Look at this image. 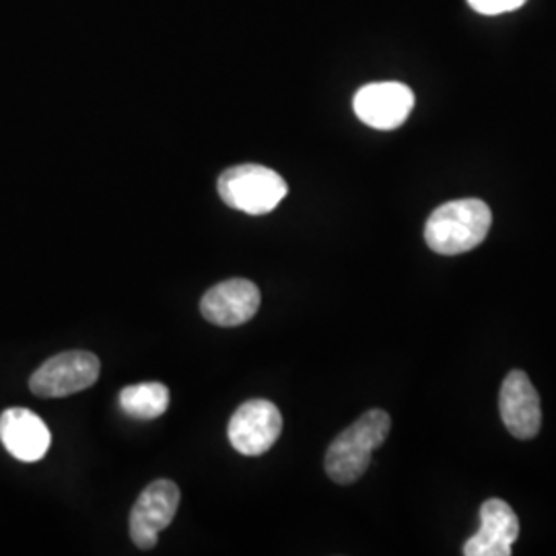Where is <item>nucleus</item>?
Segmentation results:
<instances>
[{
	"mask_svg": "<svg viewBox=\"0 0 556 556\" xmlns=\"http://www.w3.org/2000/svg\"><path fill=\"white\" fill-rule=\"evenodd\" d=\"M493 213L478 199L452 200L431 213L425 225L427 245L443 254L457 256L478 248L491 231Z\"/></svg>",
	"mask_w": 556,
	"mask_h": 556,
	"instance_id": "obj_1",
	"label": "nucleus"
},
{
	"mask_svg": "<svg viewBox=\"0 0 556 556\" xmlns=\"http://www.w3.org/2000/svg\"><path fill=\"white\" fill-rule=\"evenodd\" d=\"M392 418L386 410H367L338 435L326 452V475L338 484H351L363 477L371 454L388 439Z\"/></svg>",
	"mask_w": 556,
	"mask_h": 556,
	"instance_id": "obj_2",
	"label": "nucleus"
},
{
	"mask_svg": "<svg viewBox=\"0 0 556 556\" xmlns=\"http://www.w3.org/2000/svg\"><path fill=\"white\" fill-rule=\"evenodd\" d=\"M219 197L227 206L245 215H268L277 208L289 192L287 181L275 169L264 165H236L220 174L217 181Z\"/></svg>",
	"mask_w": 556,
	"mask_h": 556,
	"instance_id": "obj_3",
	"label": "nucleus"
},
{
	"mask_svg": "<svg viewBox=\"0 0 556 556\" xmlns=\"http://www.w3.org/2000/svg\"><path fill=\"white\" fill-rule=\"evenodd\" d=\"M100 358L87 351H66L48 358L29 379V390L40 397L73 396L100 378Z\"/></svg>",
	"mask_w": 556,
	"mask_h": 556,
	"instance_id": "obj_4",
	"label": "nucleus"
},
{
	"mask_svg": "<svg viewBox=\"0 0 556 556\" xmlns=\"http://www.w3.org/2000/svg\"><path fill=\"white\" fill-rule=\"evenodd\" d=\"M282 433V417L270 400H248L229 420L227 435L233 450L243 456H262Z\"/></svg>",
	"mask_w": 556,
	"mask_h": 556,
	"instance_id": "obj_5",
	"label": "nucleus"
},
{
	"mask_svg": "<svg viewBox=\"0 0 556 556\" xmlns=\"http://www.w3.org/2000/svg\"><path fill=\"white\" fill-rule=\"evenodd\" d=\"M179 489L172 480H155L140 493L130 511V538L142 548H155L163 532L178 514Z\"/></svg>",
	"mask_w": 556,
	"mask_h": 556,
	"instance_id": "obj_6",
	"label": "nucleus"
},
{
	"mask_svg": "<svg viewBox=\"0 0 556 556\" xmlns=\"http://www.w3.org/2000/svg\"><path fill=\"white\" fill-rule=\"evenodd\" d=\"M353 108L363 124L376 130H396L410 116L415 93L396 80L369 83L358 89Z\"/></svg>",
	"mask_w": 556,
	"mask_h": 556,
	"instance_id": "obj_7",
	"label": "nucleus"
},
{
	"mask_svg": "<svg viewBox=\"0 0 556 556\" xmlns=\"http://www.w3.org/2000/svg\"><path fill=\"white\" fill-rule=\"evenodd\" d=\"M260 309V289L248 278H231L215 285L200 301L206 321L233 328L254 318Z\"/></svg>",
	"mask_w": 556,
	"mask_h": 556,
	"instance_id": "obj_8",
	"label": "nucleus"
},
{
	"mask_svg": "<svg viewBox=\"0 0 556 556\" xmlns=\"http://www.w3.org/2000/svg\"><path fill=\"white\" fill-rule=\"evenodd\" d=\"M498 410L505 429L517 439L536 438L542 427V408L534 383L523 371H511L498 394Z\"/></svg>",
	"mask_w": 556,
	"mask_h": 556,
	"instance_id": "obj_9",
	"label": "nucleus"
},
{
	"mask_svg": "<svg viewBox=\"0 0 556 556\" xmlns=\"http://www.w3.org/2000/svg\"><path fill=\"white\" fill-rule=\"evenodd\" d=\"M519 538V519L503 498H489L480 507V528L464 544L466 556H509Z\"/></svg>",
	"mask_w": 556,
	"mask_h": 556,
	"instance_id": "obj_10",
	"label": "nucleus"
},
{
	"mask_svg": "<svg viewBox=\"0 0 556 556\" xmlns=\"http://www.w3.org/2000/svg\"><path fill=\"white\" fill-rule=\"evenodd\" d=\"M0 441L11 456L31 464L48 454L52 435L36 413L27 408H9L0 415Z\"/></svg>",
	"mask_w": 556,
	"mask_h": 556,
	"instance_id": "obj_11",
	"label": "nucleus"
},
{
	"mask_svg": "<svg viewBox=\"0 0 556 556\" xmlns=\"http://www.w3.org/2000/svg\"><path fill=\"white\" fill-rule=\"evenodd\" d=\"M169 390L160 381L135 383L119 392V408L132 418H157L169 408Z\"/></svg>",
	"mask_w": 556,
	"mask_h": 556,
	"instance_id": "obj_12",
	"label": "nucleus"
},
{
	"mask_svg": "<svg viewBox=\"0 0 556 556\" xmlns=\"http://www.w3.org/2000/svg\"><path fill=\"white\" fill-rule=\"evenodd\" d=\"M468 4L480 15H501L523 7L526 0H468Z\"/></svg>",
	"mask_w": 556,
	"mask_h": 556,
	"instance_id": "obj_13",
	"label": "nucleus"
}]
</instances>
